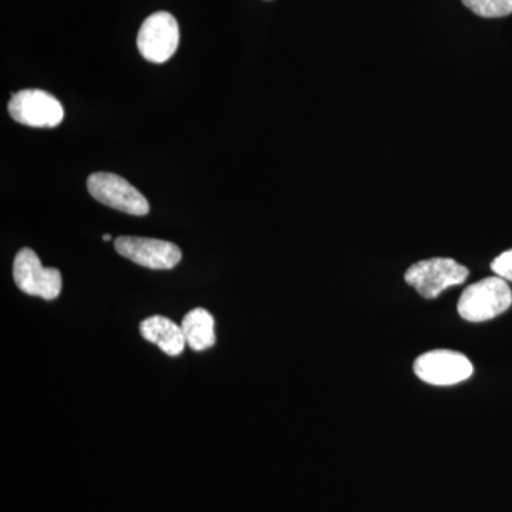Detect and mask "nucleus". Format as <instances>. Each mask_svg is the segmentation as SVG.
<instances>
[{
  "label": "nucleus",
  "instance_id": "9b49d317",
  "mask_svg": "<svg viewBox=\"0 0 512 512\" xmlns=\"http://www.w3.org/2000/svg\"><path fill=\"white\" fill-rule=\"evenodd\" d=\"M481 18H504L512 13V0H461Z\"/></svg>",
  "mask_w": 512,
  "mask_h": 512
},
{
  "label": "nucleus",
  "instance_id": "6e6552de",
  "mask_svg": "<svg viewBox=\"0 0 512 512\" xmlns=\"http://www.w3.org/2000/svg\"><path fill=\"white\" fill-rule=\"evenodd\" d=\"M114 248L134 264L150 269H173L183 258L177 245L163 239L120 237Z\"/></svg>",
  "mask_w": 512,
  "mask_h": 512
},
{
  "label": "nucleus",
  "instance_id": "0eeeda50",
  "mask_svg": "<svg viewBox=\"0 0 512 512\" xmlns=\"http://www.w3.org/2000/svg\"><path fill=\"white\" fill-rule=\"evenodd\" d=\"M473 372L470 359L453 350H431L414 362L417 377L433 386H453L470 379Z\"/></svg>",
  "mask_w": 512,
  "mask_h": 512
},
{
  "label": "nucleus",
  "instance_id": "7ed1b4c3",
  "mask_svg": "<svg viewBox=\"0 0 512 512\" xmlns=\"http://www.w3.org/2000/svg\"><path fill=\"white\" fill-rule=\"evenodd\" d=\"M13 279L20 291L53 301L62 292V274L59 269L45 268L39 256L30 248L20 249L13 262Z\"/></svg>",
  "mask_w": 512,
  "mask_h": 512
},
{
  "label": "nucleus",
  "instance_id": "39448f33",
  "mask_svg": "<svg viewBox=\"0 0 512 512\" xmlns=\"http://www.w3.org/2000/svg\"><path fill=\"white\" fill-rule=\"evenodd\" d=\"M10 117L23 126L53 128L64 119L62 103L52 94L39 89H26L12 94L8 106Z\"/></svg>",
  "mask_w": 512,
  "mask_h": 512
},
{
  "label": "nucleus",
  "instance_id": "f8f14e48",
  "mask_svg": "<svg viewBox=\"0 0 512 512\" xmlns=\"http://www.w3.org/2000/svg\"><path fill=\"white\" fill-rule=\"evenodd\" d=\"M491 269L498 278L512 282V249L505 251L494 259Z\"/></svg>",
  "mask_w": 512,
  "mask_h": 512
},
{
  "label": "nucleus",
  "instance_id": "423d86ee",
  "mask_svg": "<svg viewBox=\"0 0 512 512\" xmlns=\"http://www.w3.org/2000/svg\"><path fill=\"white\" fill-rule=\"evenodd\" d=\"M180 28L171 13L157 12L146 19L137 36L141 56L151 63H165L177 52Z\"/></svg>",
  "mask_w": 512,
  "mask_h": 512
},
{
  "label": "nucleus",
  "instance_id": "9d476101",
  "mask_svg": "<svg viewBox=\"0 0 512 512\" xmlns=\"http://www.w3.org/2000/svg\"><path fill=\"white\" fill-rule=\"evenodd\" d=\"M183 329L185 343L195 352H204L215 345L214 318L205 309L197 308L184 316Z\"/></svg>",
  "mask_w": 512,
  "mask_h": 512
},
{
  "label": "nucleus",
  "instance_id": "ddd939ff",
  "mask_svg": "<svg viewBox=\"0 0 512 512\" xmlns=\"http://www.w3.org/2000/svg\"><path fill=\"white\" fill-rule=\"evenodd\" d=\"M110 239H111V235L110 234L103 235V241L104 242H109Z\"/></svg>",
  "mask_w": 512,
  "mask_h": 512
},
{
  "label": "nucleus",
  "instance_id": "20e7f679",
  "mask_svg": "<svg viewBox=\"0 0 512 512\" xmlns=\"http://www.w3.org/2000/svg\"><path fill=\"white\" fill-rule=\"evenodd\" d=\"M90 195L107 207L143 217L150 211L147 198L120 175L113 173H94L87 180Z\"/></svg>",
  "mask_w": 512,
  "mask_h": 512
},
{
  "label": "nucleus",
  "instance_id": "f257e3e1",
  "mask_svg": "<svg viewBox=\"0 0 512 512\" xmlns=\"http://www.w3.org/2000/svg\"><path fill=\"white\" fill-rule=\"evenodd\" d=\"M512 305L510 285L498 276L481 279L461 293L457 309L468 322H485L507 312Z\"/></svg>",
  "mask_w": 512,
  "mask_h": 512
},
{
  "label": "nucleus",
  "instance_id": "f03ea898",
  "mask_svg": "<svg viewBox=\"0 0 512 512\" xmlns=\"http://www.w3.org/2000/svg\"><path fill=\"white\" fill-rule=\"evenodd\" d=\"M468 269L451 258H431L417 262L404 274L407 284L423 298L434 299L440 293L466 282Z\"/></svg>",
  "mask_w": 512,
  "mask_h": 512
},
{
  "label": "nucleus",
  "instance_id": "1a4fd4ad",
  "mask_svg": "<svg viewBox=\"0 0 512 512\" xmlns=\"http://www.w3.org/2000/svg\"><path fill=\"white\" fill-rule=\"evenodd\" d=\"M141 336L163 350L165 355L178 356L185 348V338L181 326L164 316H151L140 325Z\"/></svg>",
  "mask_w": 512,
  "mask_h": 512
}]
</instances>
